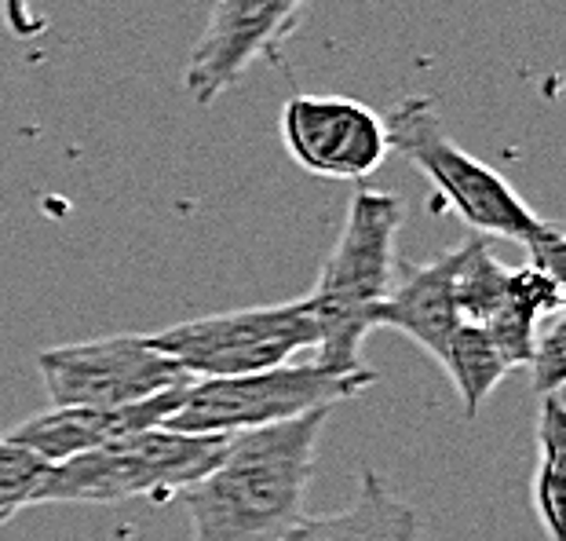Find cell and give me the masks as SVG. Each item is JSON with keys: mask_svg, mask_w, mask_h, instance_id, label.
<instances>
[{"mask_svg": "<svg viewBox=\"0 0 566 541\" xmlns=\"http://www.w3.org/2000/svg\"><path fill=\"white\" fill-rule=\"evenodd\" d=\"M329 410H311L227 439L223 458L187 487L195 541H282L307 516V487Z\"/></svg>", "mask_w": 566, "mask_h": 541, "instance_id": "cell-1", "label": "cell"}, {"mask_svg": "<svg viewBox=\"0 0 566 541\" xmlns=\"http://www.w3.org/2000/svg\"><path fill=\"white\" fill-rule=\"evenodd\" d=\"M388 147L406 158L417 173L431 179V187L450 201V209L483 238H509L530 249V263L563 279L566 238L556 223L541 216L515 195V187L486 162L472 158L461 143L446 132L439 106L428 95H409L384 117Z\"/></svg>", "mask_w": 566, "mask_h": 541, "instance_id": "cell-2", "label": "cell"}, {"mask_svg": "<svg viewBox=\"0 0 566 541\" xmlns=\"http://www.w3.org/2000/svg\"><path fill=\"white\" fill-rule=\"evenodd\" d=\"M399 231L402 201L388 190L358 187L315 290L304 296L318 326V344L311 352L315 363L336 374L366 370L363 344L373 333V308L399 279V257H395Z\"/></svg>", "mask_w": 566, "mask_h": 541, "instance_id": "cell-3", "label": "cell"}, {"mask_svg": "<svg viewBox=\"0 0 566 541\" xmlns=\"http://www.w3.org/2000/svg\"><path fill=\"white\" fill-rule=\"evenodd\" d=\"M231 436L147 428L139 436L84 450L77 458L48 465L38 504H117L147 498L165 504L195 487L223 458Z\"/></svg>", "mask_w": 566, "mask_h": 541, "instance_id": "cell-4", "label": "cell"}, {"mask_svg": "<svg viewBox=\"0 0 566 541\" xmlns=\"http://www.w3.org/2000/svg\"><path fill=\"white\" fill-rule=\"evenodd\" d=\"M373 381H377L373 370L336 374L315 358L242 377H205L190 384L179 406L168 414L165 428L198 431V436H234V431L279 425V420L311 410H333L336 403L366 392Z\"/></svg>", "mask_w": 566, "mask_h": 541, "instance_id": "cell-5", "label": "cell"}, {"mask_svg": "<svg viewBox=\"0 0 566 541\" xmlns=\"http://www.w3.org/2000/svg\"><path fill=\"white\" fill-rule=\"evenodd\" d=\"M150 344L176 358L195 381L205 377H242L282 366L300 352H315L318 326L307 300L263 304L176 322L161 333H147Z\"/></svg>", "mask_w": 566, "mask_h": 541, "instance_id": "cell-6", "label": "cell"}, {"mask_svg": "<svg viewBox=\"0 0 566 541\" xmlns=\"http://www.w3.org/2000/svg\"><path fill=\"white\" fill-rule=\"evenodd\" d=\"M52 406L117 410L150 395L190 384L176 358L150 344V336H103V341L48 347L38 358Z\"/></svg>", "mask_w": 566, "mask_h": 541, "instance_id": "cell-7", "label": "cell"}, {"mask_svg": "<svg viewBox=\"0 0 566 541\" xmlns=\"http://www.w3.org/2000/svg\"><path fill=\"white\" fill-rule=\"evenodd\" d=\"M311 0H212L198 44L190 48L184 89L209 106L245 77L256 59H274L300 27Z\"/></svg>", "mask_w": 566, "mask_h": 541, "instance_id": "cell-8", "label": "cell"}, {"mask_svg": "<svg viewBox=\"0 0 566 541\" xmlns=\"http://www.w3.org/2000/svg\"><path fill=\"white\" fill-rule=\"evenodd\" d=\"M282 143L304 173L363 184L388 162L384 117L347 95H293L282 111Z\"/></svg>", "mask_w": 566, "mask_h": 541, "instance_id": "cell-9", "label": "cell"}, {"mask_svg": "<svg viewBox=\"0 0 566 541\" xmlns=\"http://www.w3.org/2000/svg\"><path fill=\"white\" fill-rule=\"evenodd\" d=\"M190 384L158 392L143 403L117 406V410H74V406H52L48 414H33V417L22 420V425H15L8 431V439L33 450L48 465L77 458V454H84V450H95V447H106V443L139 436V431H147V428H161L168 420V414H172L179 406V399L187 395Z\"/></svg>", "mask_w": 566, "mask_h": 541, "instance_id": "cell-10", "label": "cell"}, {"mask_svg": "<svg viewBox=\"0 0 566 541\" xmlns=\"http://www.w3.org/2000/svg\"><path fill=\"white\" fill-rule=\"evenodd\" d=\"M457 249L442 252L420 268H402L391 293L373 308V330H399L409 341L420 344L431 358H446L461 315L453 300Z\"/></svg>", "mask_w": 566, "mask_h": 541, "instance_id": "cell-11", "label": "cell"}, {"mask_svg": "<svg viewBox=\"0 0 566 541\" xmlns=\"http://www.w3.org/2000/svg\"><path fill=\"white\" fill-rule=\"evenodd\" d=\"M420 516L377 472H363L344 512L304 516L282 541H417Z\"/></svg>", "mask_w": 566, "mask_h": 541, "instance_id": "cell-12", "label": "cell"}, {"mask_svg": "<svg viewBox=\"0 0 566 541\" xmlns=\"http://www.w3.org/2000/svg\"><path fill=\"white\" fill-rule=\"evenodd\" d=\"M556 311H563V279H556V274L545 268H537V263L512 268L509 296H504L501 308L483 322L486 336L501 352L504 363H509V370L530 363L541 322L548 315H556Z\"/></svg>", "mask_w": 566, "mask_h": 541, "instance_id": "cell-13", "label": "cell"}, {"mask_svg": "<svg viewBox=\"0 0 566 541\" xmlns=\"http://www.w3.org/2000/svg\"><path fill=\"white\" fill-rule=\"evenodd\" d=\"M563 509H566V406H563V392H545L537 410L534 512L552 541H563Z\"/></svg>", "mask_w": 566, "mask_h": 541, "instance_id": "cell-14", "label": "cell"}, {"mask_svg": "<svg viewBox=\"0 0 566 541\" xmlns=\"http://www.w3.org/2000/svg\"><path fill=\"white\" fill-rule=\"evenodd\" d=\"M442 370H446V377L453 381L457 395H461L464 414L475 417L483 410V403L490 399V392L497 388L504 374H509V363H504L501 352L493 347L483 326L461 319L450 347H446Z\"/></svg>", "mask_w": 566, "mask_h": 541, "instance_id": "cell-15", "label": "cell"}, {"mask_svg": "<svg viewBox=\"0 0 566 541\" xmlns=\"http://www.w3.org/2000/svg\"><path fill=\"white\" fill-rule=\"evenodd\" d=\"M48 472V461L33 450L19 447L8 436H0V527L27 509L38 504L41 479Z\"/></svg>", "mask_w": 566, "mask_h": 541, "instance_id": "cell-16", "label": "cell"}, {"mask_svg": "<svg viewBox=\"0 0 566 541\" xmlns=\"http://www.w3.org/2000/svg\"><path fill=\"white\" fill-rule=\"evenodd\" d=\"M530 374H534V388L537 395L545 392H563L566 381V319L563 311L548 315L541 322L534 352H530Z\"/></svg>", "mask_w": 566, "mask_h": 541, "instance_id": "cell-17", "label": "cell"}]
</instances>
